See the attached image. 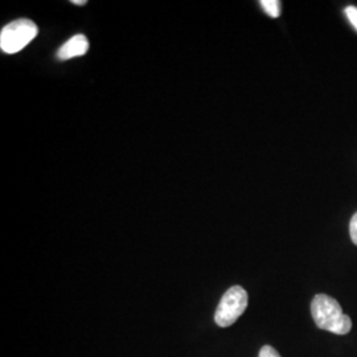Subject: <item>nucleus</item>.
I'll use <instances>...</instances> for the list:
<instances>
[{
    "mask_svg": "<svg viewBox=\"0 0 357 357\" xmlns=\"http://www.w3.org/2000/svg\"><path fill=\"white\" fill-rule=\"evenodd\" d=\"M311 314L320 330L347 335L352 328V320L343 312L339 302L326 294H318L312 299Z\"/></svg>",
    "mask_w": 357,
    "mask_h": 357,
    "instance_id": "1",
    "label": "nucleus"
},
{
    "mask_svg": "<svg viewBox=\"0 0 357 357\" xmlns=\"http://www.w3.org/2000/svg\"><path fill=\"white\" fill-rule=\"evenodd\" d=\"M38 28L29 19H17L7 24L0 33V48L4 53L13 54L26 48L38 36Z\"/></svg>",
    "mask_w": 357,
    "mask_h": 357,
    "instance_id": "2",
    "label": "nucleus"
},
{
    "mask_svg": "<svg viewBox=\"0 0 357 357\" xmlns=\"http://www.w3.org/2000/svg\"><path fill=\"white\" fill-rule=\"evenodd\" d=\"M249 303L248 293L241 286H233L222 295L215 314L217 326L225 328L234 324L243 315Z\"/></svg>",
    "mask_w": 357,
    "mask_h": 357,
    "instance_id": "3",
    "label": "nucleus"
},
{
    "mask_svg": "<svg viewBox=\"0 0 357 357\" xmlns=\"http://www.w3.org/2000/svg\"><path fill=\"white\" fill-rule=\"evenodd\" d=\"M89 51V41L85 35H76L69 38L64 45L57 52V57L60 60H69L73 57L84 56Z\"/></svg>",
    "mask_w": 357,
    "mask_h": 357,
    "instance_id": "4",
    "label": "nucleus"
},
{
    "mask_svg": "<svg viewBox=\"0 0 357 357\" xmlns=\"http://www.w3.org/2000/svg\"><path fill=\"white\" fill-rule=\"evenodd\" d=\"M259 4L270 17H278L281 15V1L278 0H261Z\"/></svg>",
    "mask_w": 357,
    "mask_h": 357,
    "instance_id": "5",
    "label": "nucleus"
},
{
    "mask_svg": "<svg viewBox=\"0 0 357 357\" xmlns=\"http://www.w3.org/2000/svg\"><path fill=\"white\" fill-rule=\"evenodd\" d=\"M345 16L348 17L349 23L354 26L357 31V7L355 6H348L344 10Z\"/></svg>",
    "mask_w": 357,
    "mask_h": 357,
    "instance_id": "6",
    "label": "nucleus"
},
{
    "mask_svg": "<svg viewBox=\"0 0 357 357\" xmlns=\"http://www.w3.org/2000/svg\"><path fill=\"white\" fill-rule=\"evenodd\" d=\"M349 234H351L352 243L357 245V212L354 215V217L351 218V222H349Z\"/></svg>",
    "mask_w": 357,
    "mask_h": 357,
    "instance_id": "7",
    "label": "nucleus"
},
{
    "mask_svg": "<svg viewBox=\"0 0 357 357\" xmlns=\"http://www.w3.org/2000/svg\"><path fill=\"white\" fill-rule=\"evenodd\" d=\"M258 357H281V355L270 345L262 347V349L259 351V356Z\"/></svg>",
    "mask_w": 357,
    "mask_h": 357,
    "instance_id": "8",
    "label": "nucleus"
},
{
    "mask_svg": "<svg viewBox=\"0 0 357 357\" xmlns=\"http://www.w3.org/2000/svg\"><path fill=\"white\" fill-rule=\"evenodd\" d=\"M72 4H77V6H84V4H86V0H72Z\"/></svg>",
    "mask_w": 357,
    "mask_h": 357,
    "instance_id": "9",
    "label": "nucleus"
}]
</instances>
